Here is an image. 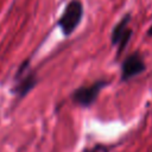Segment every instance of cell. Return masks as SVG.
Masks as SVG:
<instances>
[{"label": "cell", "instance_id": "cell-3", "mask_svg": "<svg viewBox=\"0 0 152 152\" xmlns=\"http://www.w3.org/2000/svg\"><path fill=\"white\" fill-rule=\"evenodd\" d=\"M108 84H109V81H107V80H99V81L94 82L90 86L80 87V88H77L76 90L72 91L71 99H72V101L76 104H78L81 107H84V108L89 107V106H91L96 101L100 91L106 86H108Z\"/></svg>", "mask_w": 152, "mask_h": 152}, {"label": "cell", "instance_id": "cell-7", "mask_svg": "<svg viewBox=\"0 0 152 152\" xmlns=\"http://www.w3.org/2000/svg\"><path fill=\"white\" fill-rule=\"evenodd\" d=\"M147 36H148V37H152V25H151L150 28L147 30Z\"/></svg>", "mask_w": 152, "mask_h": 152}, {"label": "cell", "instance_id": "cell-1", "mask_svg": "<svg viewBox=\"0 0 152 152\" xmlns=\"http://www.w3.org/2000/svg\"><path fill=\"white\" fill-rule=\"evenodd\" d=\"M83 17V5L80 0H71L65 6L61 18L58 19V26L64 36H70L80 25Z\"/></svg>", "mask_w": 152, "mask_h": 152}, {"label": "cell", "instance_id": "cell-2", "mask_svg": "<svg viewBox=\"0 0 152 152\" xmlns=\"http://www.w3.org/2000/svg\"><path fill=\"white\" fill-rule=\"evenodd\" d=\"M14 80L13 91L19 97L25 96L31 89L34 88L37 84V75L30 69V59H26L20 64Z\"/></svg>", "mask_w": 152, "mask_h": 152}, {"label": "cell", "instance_id": "cell-5", "mask_svg": "<svg viewBox=\"0 0 152 152\" xmlns=\"http://www.w3.org/2000/svg\"><path fill=\"white\" fill-rule=\"evenodd\" d=\"M146 70V64L139 52L128 55L121 64V81H128Z\"/></svg>", "mask_w": 152, "mask_h": 152}, {"label": "cell", "instance_id": "cell-6", "mask_svg": "<svg viewBox=\"0 0 152 152\" xmlns=\"http://www.w3.org/2000/svg\"><path fill=\"white\" fill-rule=\"evenodd\" d=\"M87 152H109L108 147L104 145H95L94 147H91L90 150H88Z\"/></svg>", "mask_w": 152, "mask_h": 152}, {"label": "cell", "instance_id": "cell-4", "mask_svg": "<svg viewBox=\"0 0 152 152\" xmlns=\"http://www.w3.org/2000/svg\"><path fill=\"white\" fill-rule=\"evenodd\" d=\"M131 13H126L121 20L114 26V28L112 30L110 33V42L112 45H116L118 46V51H116V57H120V55L124 52V50L126 49L133 31L131 28H128V23L131 21Z\"/></svg>", "mask_w": 152, "mask_h": 152}]
</instances>
